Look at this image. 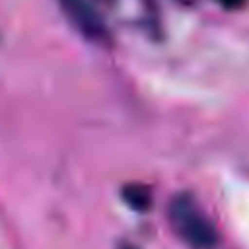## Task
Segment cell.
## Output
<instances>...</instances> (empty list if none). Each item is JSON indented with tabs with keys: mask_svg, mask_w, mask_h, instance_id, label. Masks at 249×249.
<instances>
[{
	"mask_svg": "<svg viewBox=\"0 0 249 249\" xmlns=\"http://www.w3.org/2000/svg\"><path fill=\"white\" fill-rule=\"evenodd\" d=\"M169 224L173 231L193 249H212L218 241V231L212 220L189 195H177L169 202Z\"/></svg>",
	"mask_w": 249,
	"mask_h": 249,
	"instance_id": "1",
	"label": "cell"
},
{
	"mask_svg": "<svg viewBox=\"0 0 249 249\" xmlns=\"http://www.w3.org/2000/svg\"><path fill=\"white\" fill-rule=\"evenodd\" d=\"M70 23L89 41L105 43L109 39L107 19L99 0H58Z\"/></svg>",
	"mask_w": 249,
	"mask_h": 249,
	"instance_id": "2",
	"label": "cell"
},
{
	"mask_svg": "<svg viewBox=\"0 0 249 249\" xmlns=\"http://www.w3.org/2000/svg\"><path fill=\"white\" fill-rule=\"evenodd\" d=\"M124 198L134 206V208H146L148 202H150V195L144 187H138V185H132L126 189L124 193Z\"/></svg>",
	"mask_w": 249,
	"mask_h": 249,
	"instance_id": "3",
	"label": "cell"
},
{
	"mask_svg": "<svg viewBox=\"0 0 249 249\" xmlns=\"http://www.w3.org/2000/svg\"><path fill=\"white\" fill-rule=\"evenodd\" d=\"M222 8H226V10H237V8H241L247 0H216Z\"/></svg>",
	"mask_w": 249,
	"mask_h": 249,
	"instance_id": "4",
	"label": "cell"
},
{
	"mask_svg": "<svg viewBox=\"0 0 249 249\" xmlns=\"http://www.w3.org/2000/svg\"><path fill=\"white\" fill-rule=\"evenodd\" d=\"M124 249H134V247H124Z\"/></svg>",
	"mask_w": 249,
	"mask_h": 249,
	"instance_id": "5",
	"label": "cell"
}]
</instances>
